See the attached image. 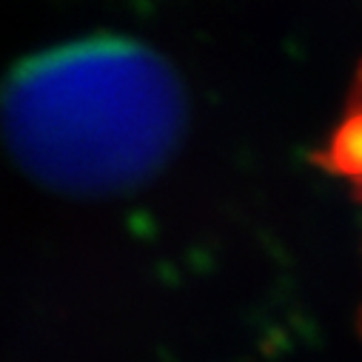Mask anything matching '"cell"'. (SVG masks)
Wrapping results in <instances>:
<instances>
[{
  "label": "cell",
  "instance_id": "1",
  "mask_svg": "<svg viewBox=\"0 0 362 362\" xmlns=\"http://www.w3.org/2000/svg\"><path fill=\"white\" fill-rule=\"evenodd\" d=\"M186 88L132 37H86L23 60L0 88V129L37 183L74 194L132 192L174 157Z\"/></svg>",
  "mask_w": 362,
  "mask_h": 362
},
{
  "label": "cell",
  "instance_id": "2",
  "mask_svg": "<svg viewBox=\"0 0 362 362\" xmlns=\"http://www.w3.org/2000/svg\"><path fill=\"white\" fill-rule=\"evenodd\" d=\"M328 165L337 174L348 177L354 189L362 194V109H356V115L337 132L328 151Z\"/></svg>",
  "mask_w": 362,
  "mask_h": 362
}]
</instances>
